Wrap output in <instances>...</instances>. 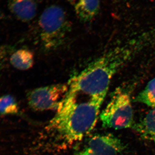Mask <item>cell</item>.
<instances>
[{"mask_svg": "<svg viewBox=\"0 0 155 155\" xmlns=\"http://www.w3.org/2000/svg\"><path fill=\"white\" fill-rule=\"evenodd\" d=\"M106 96H94L82 101L68 91L55 116L49 122L48 131L64 143L81 140L95 126Z\"/></svg>", "mask_w": 155, "mask_h": 155, "instance_id": "6da1fadb", "label": "cell"}, {"mask_svg": "<svg viewBox=\"0 0 155 155\" xmlns=\"http://www.w3.org/2000/svg\"><path fill=\"white\" fill-rule=\"evenodd\" d=\"M138 46L117 47L92 62L69 81V91L91 97L107 95L113 76L134 55Z\"/></svg>", "mask_w": 155, "mask_h": 155, "instance_id": "7a4b0ae2", "label": "cell"}, {"mask_svg": "<svg viewBox=\"0 0 155 155\" xmlns=\"http://www.w3.org/2000/svg\"><path fill=\"white\" fill-rule=\"evenodd\" d=\"M38 26L41 44L48 51L62 46L71 28L65 10L55 5L45 9L39 18Z\"/></svg>", "mask_w": 155, "mask_h": 155, "instance_id": "3957f363", "label": "cell"}, {"mask_svg": "<svg viewBox=\"0 0 155 155\" xmlns=\"http://www.w3.org/2000/svg\"><path fill=\"white\" fill-rule=\"evenodd\" d=\"M100 117L106 128L119 130L133 127V109L127 92L121 88L116 89Z\"/></svg>", "mask_w": 155, "mask_h": 155, "instance_id": "277c9868", "label": "cell"}, {"mask_svg": "<svg viewBox=\"0 0 155 155\" xmlns=\"http://www.w3.org/2000/svg\"><path fill=\"white\" fill-rule=\"evenodd\" d=\"M69 88L68 84H58L35 89L28 93V105L35 110L57 111L67 96Z\"/></svg>", "mask_w": 155, "mask_h": 155, "instance_id": "5b68a950", "label": "cell"}, {"mask_svg": "<svg viewBox=\"0 0 155 155\" xmlns=\"http://www.w3.org/2000/svg\"><path fill=\"white\" fill-rule=\"evenodd\" d=\"M87 147L97 155H119L125 149L121 140L111 134L93 136Z\"/></svg>", "mask_w": 155, "mask_h": 155, "instance_id": "8992f818", "label": "cell"}, {"mask_svg": "<svg viewBox=\"0 0 155 155\" xmlns=\"http://www.w3.org/2000/svg\"><path fill=\"white\" fill-rule=\"evenodd\" d=\"M8 3L9 11L20 21L29 22L36 16L37 0H8Z\"/></svg>", "mask_w": 155, "mask_h": 155, "instance_id": "52a82bcc", "label": "cell"}, {"mask_svg": "<svg viewBox=\"0 0 155 155\" xmlns=\"http://www.w3.org/2000/svg\"><path fill=\"white\" fill-rule=\"evenodd\" d=\"M74 8L76 16L81 21L90 22L98 14L100 0H79Z\"/></svg>", "mask_w": 155, "mask_h": 155, "instance_id": "ba28073f", "label": "cell"}, {"mask_svg": "<svg viewBox=\"0 0 155 155\" xmlns=\"http://www.w3.org/2000/svg\"><path fill=\"white\" fill-rule=\"evenodd\" d=\"M133 127L142 138L155 143V108Z\"/></svg>", "mask_w": 155, "mask_h": 155, "instance_id": "9c48e42d", "label": "cell"}, {"mask_svg": "<svg viewBox=\"0 0 155 155\" xmlns=\"http://www.w3.org/2000/svg\"><path fill=\"white\" fill-rule=\"evenodd\" d=\"M34 57L32 52L26 49H20L14 52L10 58L11 65L20 70H26L33 67Z\"/></svg>", "mask_w": 155, "mask_h": 155, "instance_id": "30bf717a", "label": "cell"}, {"mask_svg": "<svg viewBox=\"0 0 155 155\" xmlns=\"http://www.w3.org/2000/svg\"><path fill=\"white\" fill-rule=\"evenodd\" d=\"M135 101L155 108V78L150 81L146 87L136 97Z\"/></svg>", "mask_w": 155, "mask_h": 155, "instance_id": "8fae6325", "label": "cell"}, {"mask_svg": "<svg viewBox=\"0 0 155 155\" xmlns=\"http://www.w3.org/2000/svg\"><path fill=\"white\" fill-rule=\"evenodd\" d=\"M19 111L18 103L13 96L7 94L0 97V115H16Z\"/></svg>", "mask_w": 155, "mask_h": 155, "instance_id": "7c38bea8", "label": "cell"}, {"mask_svg": "<svg viewBox=\"0 0 155 155\" xmlns=\"http://www.w3.org/2000/svg\"><path fill=\"white\" fill-rule=\"evenodd\" d=\"M7 46H0V70L5 64L9 50Z\"/></svg>", "mask_w": 155, "mask_h": 155, "instance_id": "4fadbf2b", "label": "cell"}, {"mask_svg": "<svg viewBox=\"0 0 155 155\" xmlns=\"http://www.w3.org/2000/svg\"><path fill=\"white\" fill-rule=\"evenodd\" d=\"M76 155H97L91 150L88 147L85 148V149L78 153Z\"/></svg>", "mask_w": 155, "mask_h": 155, "instance_id": "5bb4252c", "label": "cell"}, {"mask_svg": "<svg viewBox=\"0 0 155 155\" xmlns=\"http://www.w3.org/2000/svg\"><path fill=\"white\" fill-rule=\"evenodd\" d=\"M68 1L73 7H74L78 3L79 0H68Z\"/></svg>", "mask_w": 155, "mask_h": 155, "instance_id": "9a60e30c", "label": "cell"}]
</instances>
